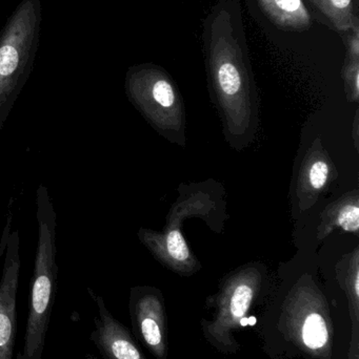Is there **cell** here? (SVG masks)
Masks as SVG:
<instances>
[{
	"mask_svg": "<svg viewBox=\"0 0 359 359\" xmlns=\"http://www.w3.org/2000/svg\"><path fill=\"white\" fill-rule=\"evenodd\" d=\"M41 0H21L0 31V132L35 62Z\"/></svg>",
	"mask_w": 359,
	"mask_h": 359,
	"instance_id": "obj_1",
	"label": "cell"
},
{
	"mask_svg": "<svg viewBox=\"0 0 359 359\" xmlns=\"http://www.w3.org/2000/svg\"><path fill=\"white\" fill-rule=\"evenodd\" d=\"M280 329L303 353L332 359L334 328L328 301L310 276H303L287 295Z\"/></svg>",
	"mask_w": 359,
	"mask_h": 359,
	"instance_id": "obj_2",
	"label": "cell"
},
{
	"mask_svg": "<svg viewBox=\"0 0 359 359\" xmlns=\"http://www.w3.org/2000/svg\"><path fill=\"white\" fill-rule=\"evenodd\" d=\"M263 272L256 266H247L228 276L214 299L212 320H202L204 339L221 353L234 354L240 349L236 331L242 327L261 292Z\"/></svg>",
	"mask_w": 359,
	"mask_h": 359,
	"instance_id": "obj_3",
	"label": "cell"
},
{
	"mask_svg": "<svg viewBox=\"0 0 359 359\" xmlns=\"http://www.w3.org/2000/svg\"><path fill=\"white\" fill-rule=\"evenodd\" d=\"M126 94L134 107L160 132L183 130V109L170 81L148 69H131Z\"/></svg>",
	"mask_w": 359,
	"mask_h": 359,
	"instance_id": "obj_4",
	"label": "cell"
},
{
	"mask_svg": "<svg viewBox=\"0 0 359 359\" xmlns=\"http://www.w3.org/2000/svg\"><path fill=\"white\" fill-rule=\"evenodd\" d=\"M129 312L133 337L157 359H168V316L162 293L149 286L131 289Z\"/></svg>",
	"mask_w": 359,
	"mask_h": 359,
	"instance_id": "obj_5",
	"label": "cell"
},
{
	"mask_svg": "<svg viewBox=\"0 0 359 359\" xmlns=\"http://www.w3.org/2000/svg\"><path fill=\"white\" fill-rule=\"evenodd\" d=\"M19 233L8 238L0 282V359H13L17 335V291H18Z\"/></svg>",
	"mask_w": 359,
	"mask_h": 359,
	"instance_id": "obj_6",
	"label": "cell"
},
{
	"mask_svg": "<svg viewBox=\"0 0 359 359\" xmlns=\"http://www.w3.org/2000/svg\"><path fill=\"white\" fill-rule=\"evenodd\" d=\"M88 292L98 312L90 339L103 358L147 359L130 330L107 309L105 299L91 288Z\"/></svg>",
	"mask_w": 359,
	"mask_h": 359,
	"instance_id": "obj_7",
	"label": "cell"
},
{
	"mask_svg": "<svg viewBox=\"0 0 359 359\" xmlns=\"http://www.w3.org/2000/svg\"><path fill=\"white\" fill-rule=\"evenodd\" d=\"M138 238L158 261L181 276H192L200 269L178 228L168 225L164 232L141 229Z\"/></svg>",
	"mask_w": 359,
	"mask_h": 359,
	"instance_id": "obj_8",
	"label": "cell"
},
{
	"mask_svg": "<svg viewBox=\"0 0 359 359\" xmlns=\"http://www.w3.org/2000/svg\"><path fill=\"white\" fill-rule=\"evenodd\" d=\"M331 162L320 145L312 147L303 161L299 181V196L303 208L311 207L331 177Z\"/></svg>",
	"mask_w": 359,
	"mask_h": 359,
	"instance_id": "obj_9",
	"label": "cell"
},
{
	"mask_svg": "<svg viewBox=\"0 0 359 359\" xmlns=\"http://www.w3.org/2000/svg\"><path fill=\"white\" fill-rule=\"evenodd\" d=\"M341 228L343 231L358 234L359 200L358 191L343 196L331 204L322 215V224L318 228V238L324 240L334 228Z\"/></svg>",
	"mask_w": 359,
	"mask_h": 359,
	"instance_id": "obj_10",
	"label": "cell"
},
{
	"mask_svg": "<svg viewBox=\"0 0 359 359\" xmlns=\"http://www.w3.org/2000/svg\"><path fill=\"white\" fill-rule=\"evenodd\" d=\"M337 276L347 295L351 318V339H359V249L346 255L337 266Z\"/></svg>",
	"mask_w": 359,
	"mask_h": 359,
	"instance_id": "obj_11",
	"label": "cell"
},
{
	"mask_svg": "<svg viewBox=\"0 0 359 359\" xmlns=\"http://www.w3.org/2000/svg\"><path fill=\"white\" fill-rule=\"evenodd\" d=\"M269 10L285 22L301 23L309 20V14L301 0H265Z\"/></svg>",
	"mask_w": 359,
	"mask_h": 359,
	"instance_id": "obj_12",
	"label": "cell"
},
{
	"mask_svg": "<svg viewBox=\"0 0 359 359\" xmlns=\"http://www.w3.org/2000/svg\"><path fill=\"white\" fill-rule=\"evenodd\" d=\"M331 4L337 8H346L350 6L352 0H330Z\"/></svg>",
	"mask_w": 359,
	"mask_h": 359,
	"instance_id": "obj_13",
	"label": "cell"
},
{
	"mask_svg": "<svg viewBox=\"0 0 359 359\" xmlns=\"http://www.w3.org/2000/svg\"><path fill=\"white\" fill-rule=\"evenodd\" d=\"M354 133H355V135H354V140H355V145H356V147H358V114H356V116H355V121H354Z\"/></svg>",
	"mask_w": 359,
	"mask_h": 359,
	"instance_id": "obj_14",
	"label": "cell"
},
{
	"mask_svg": "<svg viewBox=\"0 0 359 359\" xmlns=\"http://www.w3.org/2000/svg\"><path fill=\"white\" fill-rule=\"evenodd\" d=\"M86 359H97L96 356L92 355V354H86Z\"/></svg>",
	"mask_w": 359,
	"mask_h": 359,
	"instance_id": "obj_15",
	"label": "cell"
}]
</instances>
